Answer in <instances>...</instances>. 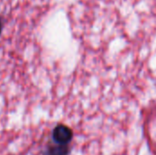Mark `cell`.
<instances>
[{
    "instance_id": "obj_2",
    "label": "cell",
    "mask_w": 156,
    "mask_h": 155,
    "mask_svg": "<svg viewBox=\"0 0 156 155\" xmlns=\"http://www.w3.org/2000/svg\"><path fill=\"white\" fill-rule=\"evenodd\" d=\"M69 145H59L55 143H52L48 145L43 155H69Z\"/></svg>"
},
{
    "instance_id": "obj_3",
    "label": "cell",
    "mask_w": 156,
    "mask_h": 155,
    "mask_svg": "<svg viewBox=\"0 0 156 155\" xmlns=\"http://www.w3.org/2000/svg\"><path fill=\"white\" fill-rule=\"evenodd\" d=\"M2 29H3V22H2V19L0 17V35L2 33Z\"/></svg>"
},
{
    "instance_id": "obj_1",
    "label": "cell",
    "mask_w": 156,
    "mask_h": 155,
    "mask_svg": "<svg viewBox=\"0 0 156 155\" xmlns=\"http://www.w3.org/2000/svg\"><path fill=\"white\" fill-rule=\"evenodd\" d=\"M52 142L59 145H69L73 139L72 130L65 124H58L52 131Z\"/></svg>"
}]
</instances>
